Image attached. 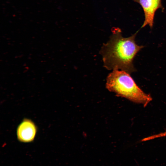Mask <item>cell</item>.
<instances>
[{
	"mask_svg": "<svg viewBox=\"0 0 166 166\" xmlns=\"http://www.w3.org/2000/svg\"><path fill=\"white\" fill-rule=\"evenodd\" d=\"M109 41L103 45L101 50L104 66L109 70L121 69L130 74L135 71L133 60L143 47L136 44L137 32L128 37H123L121 30L113 28Z\"/></svg>",
	"mask_w": 166,
	"mask_h": 166,
	"instance_id": "1",
	"label": "cell"
},
{
	"mask_svg": "<svg viewBox=\"0 0 166 166\" xmlns=\"http://www.w3.org/2000/svg\"><path fill=\"white\" fill-rule=\"evenodd\" d=\"M129 74L123 70H113L107 78L106 87L118 96L146 107L152 98L137 85Z\"/></svg>",
	"mask_w": 166,
	"mask_h": 166,
	"instance_id": "2",
	"label": "cell"
},
{
	"mask_svg": "<svg viewBox=\"0 0 166 166\" xmlns=\"http://www.w3.org/2000/svg\"><path fill=\"white\" fill-rule=\"evenodd\" d=\"M142 6L144 15V20L141 27L148 25L153 27L154 15L156 11L159 8H163L162 0H133Z\"/></svg>",
	"mask_w": 166,
	"mask_h": 166,
	"instance_id": "3",
	"label": "cell"
},
{
	"mask_svg": "<svg viewBox=\"0 0 166 166\" xmlns=\"http://www.w3.org/2000/svg\"><path fill=\"white\" fill-rule=\"evenodd\" d=\"M37 132V127L34 123L29 119H25L18 127V139L22 142H31L34 140Z\"/></svg>",
	"mask_w": 166,
	"mask_h": 166,
	"instance_id": "4",
	"label": "cell"
},
{
	"mask_svg": "<svg viewBox=\"0 0 166 166\" xmlns=\"http://www.w3.org/2000/svg\"><path fill=\"white\" fill-rule=\"evenodd\" d=\"M166 136V131L164 132L154 135L152 136V138L154 139L157 138L163 137Z\"/></svg>",
	"mask_w": 166,
	"mask_h": 166,
	"instance_id": "5",
	"label": "cell"
}]
</instances>
